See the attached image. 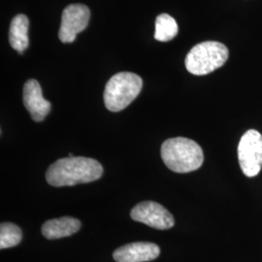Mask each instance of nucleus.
Returning <instances> with one entry per match:
<instances>
[{"mask_svg":"<svg viewBox=\"0 0 262 262\" xmlns=\"http://www.w3.org/2000/svg\"><path fill=\"white\" fill-rule=\"evenodd\" d=\"M103 175L102 165L94 159L73 157L56 160L46 172L48 184L53 187H71L92 183Z\"/></svg>","mask_w":262,"mask_h":262,"instance_id":"nucleus-1","label":"nucleus"},{"mask_svg":"<svg viewBox=\"0 0 262 262\" xmlns=\"http://www.w3.org/2000/svg\"><path fill=\"white\" fill-rule=\"evenodd\" d=\"M161 159L170 170L176 173H188L200 168L204 155L201 147L191 139L171 138L161 146Z\"/></svg>","mask_w":262,"mask_h":262,"instance_id":"nucleus-2","label":"nucleus"},{"mask_svg":"<svg viewBox=\"0 0 262 262\" xmlns=\"http://www.w3.org/2000/svg\"><path fill=\"white\" fill-rule=\"evenodd\" d=\"M143 86L140 76L121 72L108 81L104 91V104L111 112H120L139 95Z\"/></svg>","mask_w":262,"mask_h":262,"instance_id":"nucleus-3","label":"nucleus"},{"mask_svg":"<svg viewBox=\"0 0 262 262\" xmlns=\"http://www.w3.org/2000/svg\"><path fill=\"white\" fill-rule=\"evenodd\" d=\"M228 49L216 41H206L192 48L186 57L187 71L193 75L212 73L225 64L228 58Z\"/></svg>","mask_w":262,"mask_h":262,"instance_id":"nucleus-4","label":"nucleus"},{"mask_svg":"<svg viewBox=\"0 0 262 262\" xmlns=\"http://www.w3.org/2000/svg\"><path fill=\"white\" fill-rule=\"evenodd\" d=\"M238 159L244 175L255 177L262 168V135L257 130H248L238 145Z\"/></svg>","mask_w":262,"mask_h":262,"instance_id":"nucleus-5","label":"nucleus"},{"mask_svg":"<svg viewBox=\"0 0 262 262\" xmlns=\"http://www.w3.org/2000/svg\"><path fill=\"white\" fill-rule=\"evenodd\" d=\"M91 11L84 4H71L63 10L58 38L62 43H72L78 33L89 25Z\"/></svg>","mask_w":262,"mask_h":262,"instance_id":"nucleus-6","label":"nucleus"},{"mask_svg":"<svg viewBox=\"0 0 262 262\" xmlns=\"http://www.w3.org/2000/svg\"><path fill=\"white\" fill-rule=\"evenodd\" d=\"M131 219L156 229H169L175 225V220L167 209L154 201L137 204L130 212Z\"/></svg>","mask_w":262,"mask_h":262,"instance_id":"nucleus-7","label":"nucleus"},{"mask_svg":"<svg viewBox=\"0 0 262 262\" xmlns=\"http://www.w3.org/2000/svg\"><path fill=\"white\" fill-rule=\"evenodd\" d=\"M23 99L26 109L34 122H42L51 111L52 105L43 96L38 81L30 79L25 84Z\"/></svg>","mask_w":262,"mask_h":262,"instance_id":"nucleus-8","label":"nucleus"},{"mask_svg":"<svg viewBox=\"0 0 262 262\" xmlns=\"http://www.w3.org/2000/svg\"><path fill=\"white\" fill-rule=\"evenodd\" d=\"M159 254L160 249L158 245L135 242L117 249L113 253V257L117 262H146L158 258Z\"/></svg>","mask_w":262,"mask_h":262,"instance_id":"nucleus-9","label":"nucleus"},{"mask_svg":"<svg viewBox=\"0 0 262 262\" xmlns=\"http://www.w3.org/2000/svg\"><path fill=\"white\" fill-rule=\"evenodd\" d=\"M81 228V222L71 216H62L46 222L42 225V234L49 240L68 237L78 232Z\"/></svg>","mask_w":262,"mask_h":262,"instance_id":"nucleus-10","label":"nucleus"},{"mask_svg":"<svg viewBox=\"0 0 262 262\" xmlns=\"http://www.w3.org/2000/svg\"><path fill=\"white\" fill-rule=\"evenodd\" d=\"M28 27L29 20L24 14L15 16L10 25L9 42L14 50L23 54L28 47Z\"/></svg>","mask_w":262,"mask_h":262,"instance_id":"nucleus-11","label":"nucleus"},{"mask_svg":"<svg viewBox=\"0 0 262 262\" xmlns=\"http://www.w3.org/2000/svg\"><path fill=\"white\" fill-rule=\"evenodd\" d=\"M178 34V25L168 14H161L156 19L155 39L160 42H168Z\"/></svg>","mask_w":262,"mask_h":262,"instance_id":"nucleus-12","label":"nucleus"},{"mask_svg":"<svg viewBox=\"0 0 262 262\" xmlns=\"http://www.w3.org/2000/svg\"><path fill=\"white\" fill-rule=\"evenodd\" d=\"M21 230L12 223H2L0 225V249H8L19 245L21 241Z\"/></svg>","mask_w":262,"mask_h":262,"instance_id":"nucleus-13","label":"nucleus"}]
</instances>
